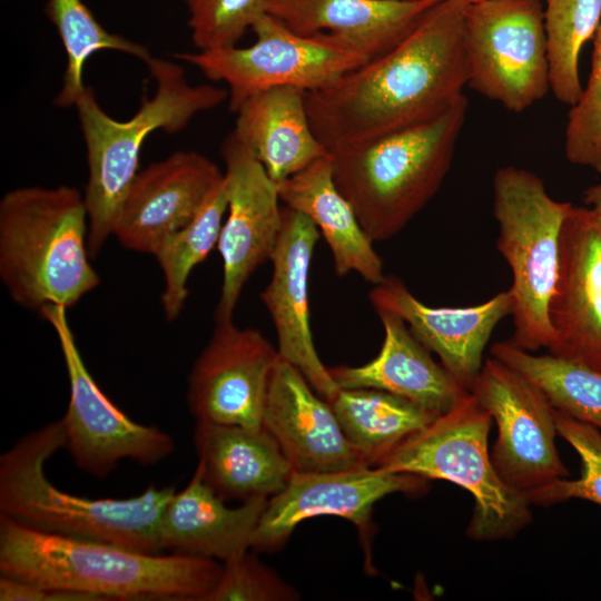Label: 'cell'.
<instances>
[{"label": "cell", "instance_id": "cell-1", "mask_svg": "<svg viewBox=\"0 0 601 601\" xmlns=\"http://www.w3.org/2000/svg\"><path fill=\"white\" fill-rule=\"evenodd\" d=\"M465 0H441L394 48L306 92L309 121L329 150L431 119L469 82Z\"/></svg>", "mask_w": 601, "mask_h": 601}, {"label": "cell", "instance_id": "cell-2", "mask_svg": "<svg viewBox=\"0 0 601 601\" xmlns=\"http://www.w3.org/2000/svg\"><path fill=\"white\" fill-rule=\"evenodd\" d=\"M223 564L39 531L0 515V574L105 600L203 601Z\"/></svg>", "mask_w": 601, "mask_h": 601}, {"label": "cell", "instance_id": "cell-3", "mask_svg": "<svg viewBox=\"0 0 601 601\" xmlns=\"http://www.w3.org/2000/svg\"><path fill=\"white\" fill-rule=\"evenodd\" d=\"M465 96L437 116L329 150L333 178L372 242L398 234L444 181L467 115Z\"/></svg>", "mask_w": 601, "mask_h": 601}, {"label": "cell", "instance_id": "cell-4", "mask_svg": "<svg viewBox=\"0 0 601 601\" xmlns=\"http://www.w3.org/2000/svg\"><path fill=\"white\" fill-rule=\"evenodd\" d=\"M66 447L62 420L18 440L0 455V515L32 529L162 553L159 524L175 486L150 485L127 499H89L56 487L46 462Z\"/></svg>", "mask_w": 601, "mask_h": 601}, {"label": "cell", "instance_id": "cell-5", "mask_svg": "<svg viewBox=\"0 0 601 601\" xmlns=\"http://www.w3.org/2000/svg\"><path fill=\"white\" fill-rule=\"evenodd\" d=\"M89 219L77 188L20 187L0 200V278L27 309L73 306L100 279L89 262Z\"/></svg>", "mask_w": 601, "mask_h": 601}, {"label": "cell", "instance_id": "cell-6", "mask_svg": "<svg viewBox=\"0 0 601 601\" xmlns=\"http://www.w3.org/2000/svg\"><path fill=\"white\" fill-rule=\"evenodd\" d=\"M156 89L135 115L117 120L86 87L75 104L86 145L88 181L83 193L89 219L88 250L95 256L114 235L121 203L138 174L140 151L157 130L181 131L198 114L216 108L228 91L214 85H190L181 66L150 57L145 61Z\"/></svg>", "mask_w": 601, "mask_h": 601}, {"label": "cell", "instance_id": "cell-7", "mask_svg": "<svg viewBox=\"0 0 601 601\" xmlns=\"http://www.w3.org/2000/svg\"><path fill=\"white\" fill-rule=\"evenodd\" d=\"M492 422L489 412L467 392L376 467L463 487L475 501L467 536L475 541L513 538L531 523V503L503 482L492 463L487 445Z\"/></svg>", "mask_w": 601, "mask_h": 601}, {"label": "cell", "instance_id": "cell-8", "mask_svg": "<svg viewBox=\"0 0 601 601\" xmlns=\"http://www.w3.org/2000/svg\"><path fill=\"white\" fill-rule=\"evenodd\" d=\"M572 204L558 201L534 173L515 166L493 177L496 249L512 273L513 335L516 346L536 352L553 342L550 303L558 279L562 228Z\"/></svg>", "mask_w": 601, "mask_h": 601}, {"label": "cell", "instance_id": "cell-9", "mask_svg": "<svg viewBox=\"0 0 601 601\" xmlns=\"http://www.w3.org/2000/svg\"><path fill=\"white\" fill-rule=\"evenodd\" d=\"M256 40L237 46L176 57L195 66L209 80L228 85L233 112L249 97L276 87H296L306 92L326 88L370 60L349 40L328 32L299 35L265 12L250 29Z\"/></svg>", "mask_w": 601, "mask_h": 601}, {"label": "cell", "instance_id": "cell-10", "mask_svg": "<svg viewBox=\"0 0 601 601\" xmlns=\"http://www.w3.org/2000/svg\"><path fill=\"white\" fill-rule=\"evenodd\" d=\"M542 1L483 0L466 8L467 86L512 112L550 91Z\"/></svg>", "mask_w": 601, "mask_h": 601}, {"label": "cell", "instance_id": "cell-11", "mask_svg": "<svg viewBox=\"0 0 601 601\" xmlns=\"http://www.w3.org/2000/svg\"><path fill=\"white\" fill-rule=\"evenodd\" d=\"M67 309L49 305L39 314L58 336L69 377L70 398L61 420L66 449L75 464L104 479L121 460L147 466L168 457L175 449L173 437L156 426L132 421L98 386L79 353Z\"/></svg>", "mask_w": 601, "mask_h": 601}, {"label": "cell", "instance_id": "cell-12", "mask_svg": "<svg viewBox=\"0 0 601 601\" xmlns=\"http://www.w3.org/2000/svg\"><path fill=\"white\" fill-rule=\"evenodd\" d=\"M470 393L496 423L491 460L505 484L529 497L569 477L555 445V408L541 388L491 356Z\"/></svg>", "mask_w": 601, "mask_h": 601}, {"label": "cell", "instance_id": "cell-13", "mask_svg": "<svg viewBox=\"0 0 601 601\" xmlns=\"http://www.w3.org/2000/svg\"><path fill=\"white\" fill-rule=\"evenodd\" d=\"M426 479L381 467H357L334 472H294L286 487L267 501L250 542V550L272 553L280 550L295 528L315 516H339L359 533L368 569L373 535L372 511L384 496L417 493Z\"/></svg>", "mask_w": 601, "mask_h": 601}, {"label": "cell", "instance_id": "cell-14", "mask_svg": "<svg viewBox=\"0 0 601 601\" xmlns=\"http://www.w3.org/2000/svg\"><path fill=\"white\" fill-rule=\"evenodd\" d=\"M227 191V218L217 248L223 284L215 321L233 319L242 290L252 274L270 257L283 223L278 185L253 151L231 131L221 144Z\"/></svg>", "mask_w": 601, "mask_h": 601}, {"label": "cell", "instance_id": "cell-15", "mask_svg": "<svg viewBox=\"0 0 601 601\" xmlns=\"http://www.w3.org/2000/svg\"><path fill=\"white\" fill-rule=\"evenodd\" d=\"M279 359L277 347L255 328L216 322L193 364L187 404L196 422L262 427L268 382Z\"/></svg>", "mask_w": 601, "mask_h": 601}, {"label": "cell", "instance_id": "cell-16", "mask_svg": "<svg viewBox=\"0 0 601 601\" xmlns=\"http://www.w3.org/2000/svg\"><path fill=\"white\" fill-rule=\"evenodd\" d=\"M223 179L218 166L197 151H175L150 164L128 188L114 236L127 249L152 255L199 214Z\"/></svg>", "mask_w": 601, "mask_h": 601}, {"label": "cell", "instance_id": "cell-17", "mask_svg": "<svg viewBox=\"0 0 601 601\" xmlns=\"http://www.w3.org/2000/svg\"><path fill=\"white\" fill-rule=\"evenodd\" d=\"M550 354L601 372V213L571 206L550 303Z\"/></svg>", "mask_w": 601, "mask_h": 601}, {"label": "cell", "instance_id": "cell-18", "mask_svg": "<svg viewBox=\"0 0 601 601\" xmlns=\"http://www.w3.org/2000/svg\"><path fill=\"white\" fill-rule=\"evenodd\" d=\"M280 234L270 257L272 277L260 293L277 335L279 356L305 376L327 402L339 391L321 361L311 328L309 269L321 237L315 224L303 214L283 206Z\"/></svg>", "mask_w": 601, "mask_h": 601}, {"label": "cell", "instance_id": "cell-19", "mask_svg": "<svg viewBox=\"0 0 601 601\" xmlns=\"http://www.w3.org/2000/svg\"><path fill=\"white\" fill-rule=\"evenodd\" d=\"M262 426L276 440L294 472L368 466L346 439L331 404L280 356L268 382Z\"/></svg>", "mask_w": 601, "mask_h": 601}, {"label": "cell", "instance_id": "cell-20", "mask_svg": "<svg viewBox=\"0 0 601 601\" xmlns=\"http://www.w3.org/2000/svg\"><path fill=\"white\" fill-rule=\"evenodd\" d=\"M374 307L400 316L414 336L434 352L445 371L471 390L483 366V353L497 324L512 313L510 290L466 307H434L416 298L395 276H386L370 293Z\"/></svg>", "mask_w": 601, "mask_h": 601}, {"label": "cell", "instance_id": "cell-21", "mask_svg": "<svg viewBox=\"0 0 601 601\" xmlns=\"http://www.w3.org/2000/svg\"><path fill=\"white\" fill-rule=\"evenodd\" d=\"M384 329L378 354L359 366L328 367L339 388H376L404 397L428 411H449L469 391L436 363L431 352L394 313L376 308Z\"/></svg>", "mask_w": 601, "mask_h": 601}, {"label": "cell", "instance_id": "cell-22", "mask_svg": "<svg viewBox=\"0 0 601 601\" xmlns=\"http://www.w3.org/2000/svg\"><path fill=\"white\" fill-rule=\"evenodd\" d=\"M193 441L204 482L225 502L269 500L286 487L294 473L263 426L196 422Z\"/></svg>", "mask_w": 601, "mask_h": 601}, {"label": "cell", "instance_id": "cell-23", "mask_svg": "<svg viewBox=\"0 0 601 601\" xmlns=\"http://www.w3.org/2000/svg\"><path fill=\"white\" fill-rule=\"evenodd\" d=\"M266 499L229 508L203 480L199 466L165 506L159 539L162 551L226 562L248 550Z\"/></svg>", "mask_w": 601, "mask_h": 601}, {"label": "cell", "instance_id": "cell-24", "mask_svg": "<svg viewBox=\"0 0 601 601\" xmlns=\"http://www.w3.org/2000/svg\"><path fill=\"white\" fill-rule=\"evenodd\" d=\"M441 0H267L266 12L299 35L328 32L371 59L398 45Z\"/></svg>", "mask_w": 601, "mask_h": 601}, {"label": "cell", "instance_id": "cell-25", "mask_svg": "<svg viewBox=\"0 0 601 601\" xmlns=\"http://www.w3.org/2000/svg\"><path fill=\"white\" fill-rule=\"evenodd\" d=\"M236 115L233 132L277 185L329 154L312 128L303 89L260 91L247 98Z\"/></svg>", "mask_w": 601, "mask_h": 601}, {"label": "cell", "instance_id": "cell-26", "mask_svg": "<svg viewBox=\"0 0 601 601\" xmlns=\"http://www.w3.org/2000/svg\"><path fill=\"white\" fill-rule=\"evenodd\" d=\"M280 201L309 218L327 243L336 276L355 272L367 283L385 279L383 260L333 178L331 154L278 185Z\"/></svg>", "mask_w": 601, "mask_h": 601}, {"label": "cell", "instance_id": "cell-27", "mask_svg": "<svg viewBox=\"0 0 601 601\" xmlns=\"http://www.w3.org/2000/svg\"><path fill=\"white\" fill-rule=\"evenodd\" d=\"M328 403L346 439L371 467L440 415L376 388H339Z\"/></svg>", "mask_w": 601, "mask_h": 601}, {"label": "cell", "instance_id": "cell-28", "mask_svg": "<svg viewBox=\"0 0 601 601\" xmlns=\"http://www.w3.org/2000/svg\"><path fill=\"white\" fill-rule=\"evenodd\" d=\"M490 353L541 388L555 410L601 432L600 371L550 353L535 355L510 339L494 343Z\"/></svg>", "mask_w": 601, "mask_h": 601}, {"label": "cell", "instance_id": "cell-29", "mask_svg": "<svg viewBox=\"0 0 601 601\" xmlns=\"http://www.w3.org/2000/svg\"><path fill=\"white\" fill-rule=\"evenodd\" d=\"M46 14L56 27L67 56L62 86L55 98L58 107L75 106L87 86L83 69L88 59L101 50H115L147 61L149 49L105 29L82 0H48Z\"/></svg>", "mask_w": 601, "mask_h": 601}, {"label": "cell", "instance_id": "cell-30", "mask_svg": "<svg viewBox=\"0 0 601 601\" xmlns=\"http://www.w3.org/2000/svg\"><path fill=\"white\" fill-rule=\"evenodd\" d=\"M226 211L224 178L199 214L187 226L165 238L152 253L164 276L160 300L167 321L176 319L184 309L188 277L217 245Z\"/></svg>", "mask_w": 601, "mask_h": 601}, {"label": "cell", "instance_id": "cell-31", "mask_svg": "<svg viewBox=\"0 0 601 601\" xmlns=\"http://www.w3.org/2000/svg\"><path fill=\"white\" fill-rule=\"evenodd\" d=\"M550 91L566 106L583 93L579 60L601 22V0H544Z\"/></svg>", "mask_w": 601, "mask_h": 601}, {"label": "cell", "instance_id": "cell-32", "mask_svg": "<svg viewBox=\"0 0 601 601\" xmlns=\"http://www.w3.org/2000/svg\"><path fill=\"white\" fill-rule=\"evenodd\" d=\"M558 434L581 460L577 480L562 479L529 495L531 504L548 506L570 499L591 501L601 506V432L555 410Z\"/></svg>", "mask_w": 601, "mask_h": 601}, {"label": "cell", "instance_id": "cell-33", "mask_svg": "<svg viewBox=\"0 0 601 601\" xmlns=\"http://www.w3.org/2000/svg\"><path fill=\"white\" fill-rule=\"evenodd\" d=\"M188 27L199 50L237 46L266 12L267 0H185Z\"/></svg>", "mask_w": 601, "mask_h": 601}, {"label": "cell", "instance_id": "cell-34", "mask_svg": "<svg viewBox=\"0 0 601 601\" xmlns=\"http://www.w3.org/2000/svg\"><path fill=\"white\" fill-rule=\"evenodd\" d=\"M564 151L571 164L601 174V22L593 37L588 83L568 115Z\"/></svg>", "mask_w": 601, "mask_h": 601}, {"label": "cell", "instance_id": "cell-35", "mask_svg": "<svg viewBox=\"0 0 601 601\" xmlns=\"http://www.w3.org/2000/svg\"><path fill=\"white\" fill-rule=\"evenodd\" d=\"M299 592L255 553L246 551L223 562L216 585L203 601H295Z\"/></svg>", "mask_w": 601, "mask_h": 601}, {"label": "cell", "instance_id": "cell-36", "mask_svg": "<svg viewBox=\"0 0 601 601\" xmlns=\"http://www.w3.org/2000/svg\"><path fill=\"white\" fill-rule=\"evenodd\" d=\"M0 601H97L95 597L51 590L29 581L0 575Z\"/></svg>", "mask_w": 601, "mask_h": 601}, {"label": "cell", "instance_id": "cell-37", "mask_svg": "<svg viewBox=\"0 0 601 601\" xmlns=\"http://www.w3.org/2000/svg\"><path fill=\"white\" fill-rule=\"evenodd\" d=\"M583 201L588 207L601 213V183L589 187L584 191Z\"/></svg>", "mask_w": 601, "mask_h": 601}, {"label": "cell", "instance_id": "cell-38", "mask_svg": "<svg viewBox=\"0 0 601 601\" xmlns=\"http://www.w3.org/2000/svg\"><path fill=\"white\" fill-rule=\"evenodd\" d=\"M465 1L469 3H473V2L483 1V0H465Z\"/></svg>", "mask_w": 601, "mask_h": 601}]
</instances>
